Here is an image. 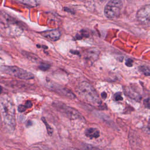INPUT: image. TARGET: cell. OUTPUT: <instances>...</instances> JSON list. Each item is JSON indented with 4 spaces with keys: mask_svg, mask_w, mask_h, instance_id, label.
Wrapping results in <instances>:
<instances>
[{
    "mask_svg": "<svg viewBox=\"0 0 150 150\" xmlns=\"http://www.w3.org/2000/svg\"><path fill=\"white\" fill-rule=\"evenodd\" d=\"M114 98L116 101H120V100H122V97L121 94L120 93H115L114 94Z\"/></svg>",
    "mask_w": 150,
    "mask_h": 150,
    "instance_id": "e0dca14e",
    "label": "cell"
},
{
    "mask_svg": "<svg viewBox=\"0 0 150 150\" xmlns=\"http://www.w3.org/2000/svg\"><path fill=\"white\" fill-rule=\"evenodd\" d=\"M21 3L30 6H36L38 5L36 0H16Z\"/></svg>",
    "mask_w": 150,
    "mask_h": 150,
    "instance_id": "7c38bea8",
    "label": "cell"
},
{
    "mask_svg": "<svg viewBox=\"0 0 150 150\" xmlns=\"http://www.w3.org/2000/svg\"><path fill=\"white\" fill-rule=\"evenodd\" d=\"M53 106L66 117L70 120H77L82 118L80 113L76 109L70 107L63 103L56 101L53 104Z\"/></svg>",
    "mask_w": 150,
    "mask_h": 150,
    "instance_id": "277c9868",
    "label": "cell"
},
{
    "mask_svg": "<svg viewBox=\"0 0 150 150\" xmlns=\"http://www.w3.org/2000/svg\"><path fill=\"white\" fill-rule=\"evenodd\" d=\"M99 53V50L96 48L90 49L86 51L84 54V58L88 62H93L98 57Z\"/></svg>",
    "mask_w": 150,
    "mask_h": 150,
    "instance_id": "ba28073f",
    "label": "cell"
},
{
    "mask_svg": "<svg viewBox=\"0 0 150 150\" xmlns=\"http://www.w3.org/2000/svg\"><path fill=\"white\" fill-rule=\"evenodd\" d=\"M0 117L6 129L13 131L16 127L15 105L11 97L6 94L0 97Z\"/></svg>",
    "mask_w": 150,
    "mask_h": 150,
    "instance_id": "6da1fadb",
    "label": "cell"
},
{
    "mask_svg": "<svg viewBox=\"0 0 150 150\" xmlns=\"http://www.w3.org/2000/svg\"><path fill=\"white\" fill-rule=\"evenodd\" d=\"M139 70L140 72H141L142 74H144L145 76H149L150 74L149 71V68L148 66H141L139 67Z\"/></svg>",
    "mask_w": 150,
    "mask_h": 150,
    "instance_id": "4fadbf2b",
    "label": "cell"
},
{
    "mask_svg": "<svg viewBox=\"0 0 150 150\" xmlns=\"http://www.w3.org/2000/svg\"><path fill=\"white\" fill-rule=\"evenodd\" d=\"M101 97L103 98H105L106 97H107V94L105 93H101Z\"/></svg>",
    "mask_w": 150,
    "mask_h": 150,
    "instance_id": "7402d4cb",
    "label": "cell"
},
{
    "mask_svg": "<svg viewBox=\"0 0 150 150\" xmlns=\"http://www.w3.org/2000/svg\"><path fill=\"white\" fill-rule=\"evenodd\" d=\"M78 96L85 102L95 107H100L101 100L93 87L86 81L80 83L76 89Z\"/></svg>",
    "mask_w": 150,
    "mask_h": 150,
    "instance_id": "7a4b0ae2",
    "label": "cell"
},
{
    "mask_svg": "<svg viewBox=\"0 0 150 150\" xmlns=\"http://www.w3.org/2000/svg\"><path fill=\"white\" fill-rule=\"evenodd\" d=\"M27 109V107H26V105L24 104V105H22V104H21L18 106V110L19 112H22L23 111H25Z\"/></svg>",
    "mask_w": 150,
    "mask_h": 150,
    "instance_id": "2e32d148",
    "label": "cell"
},
{
    "mask_svg": "<svg viewBox=\"0 0 150 150\" xmlns=\"http://www.w3.org/2000/svg\"><path fill=\"white\" fill-rule=\"evenodd\" d=\"M41 35L46 39L51 41L57 40L61 36L60 32L57 29H53V30L45 31L42 32Z\"/></svg>",
    "mask_w": 150,
    "mask_h": 150,
    "instance_id": "52a82bcc",
    "label": "cell"
},
{
    "mask_svg": "<svg viewBox=\"0 0 150 150\" xmlns=\"http://www.w3.org/2000/svg\"><path fill=\"white\" fill-rule=\"evenodd\" d=\"M88 36V33L84 30H81L80 32H79L77 35H76V39H81L84 38H87Z\"/></svg>",
    "mask_w": 150,
    "mask_h": 150,
    "instance_id": "5bb4252c",
    "label": "cell"
},
{
    "mask_svg": "<svg viewBox=\"0 0 150 150\" xmlns=\"http://www.w3.org/2000/svg\"><path fill=\"white\" fill-rule=\"evenodd\" d=\"M137 18L140 23L144 25H148L150 19L149 5H147L141 8L137 13Z\"/></svg>",
    "mask_w": 150,
    "mask_h": 150,
    "instance_id": "8992f818",
    "label": "cell"
},
{
    "mask_svg": "<svg viewBox=\"0 0 150 150\" xmlns=\"http://www.w3.org/2000/svg\"><path fill=\"white\" fill-rule=\"evenodd\" d=\"M133 64V60L131 59H128L126 60L125 62V64L128 66V67H131L132 66Z\"/></svg>",
    "mask_w": 150,
    "mask_h": 150,
    "instance_id": "d6986e66",
    "label": "cell"
},
{
    "mask_svg": "<svg viewBox=\"0 0 150 150\" xmlns=\"http://www.w3.org/2000/svg\"><path fill=\"white\" fill-rule=\"evenodd\" d=\"M42 120L43 121V122H44V123H45V125H46V127L47 131L48 134H49V135H51V134H52V132H53V129L49 125V124H48L47 123H46V121H45V120L44 118H42Z\"/></svg>",
    "mask_w": 150,
    "mask_h": 150,
    "instance_id": "9a60e30c",
    "label": "cell"
},
{
    "mask_svg": "<svg viewBox=\"0 0 150 150\" xmlns=\"http://www.w3.org/2000/svg\"><path fill=\"white\" fill-rule=\"evenodd\" d=\"M122 3L121 0H111L105 5L104 15L109 19L117 18L120 15Z\"/></svg>",
    "mask_w": 150,
    "mask_h": 150,
    "instance_id": "5b68a950",
    "label": "cell"
},
{
    "mask_svg": "<svg viewBox=\"0 0 150 150\" xmlns=\"http://www.w3.org/2000/svg\"><path fill=\"white\" fill-rule=\"evenodd\" d=\"M0 71L5 74L23 80H29L34 77L33 74L30 72L15 66L2 65L0 66Z\"/></svg>",
    "mask_w": 150,
    "mask_h": 150,
    "instance_id": "3957f363",
    "label": "cell"
},
{
    "mask_svg": "<svg viewBox=\"0 0 150 150\" xmlns=\"http://www.w3.org/2000/svg\"><path fill=\"white\" fill-rule=\"evenodd\" d=\"M85 135L87 137L90 139L97 138L100 136V131L95 128H89L86 129Z\"/></svg>",
    "mask_w": 150,
    "mask_h": 150,
    "instance_id": "8fae6325",
    "label": "cell"
},
{
    "mask_svg": "<svg viewBox=\"0 0 150 150\" xmlns=\"http://www.w3.org/2000/svg\"><path fill=\"white\" fill-rule=\"evenodd\" d=\"M25 105H26V107H27V108H28L32 107V102H31L30 101L28 100V101H26L25 102Z\"/></svg>",
    "mask_w": 150,
    "mask_h": 150,
    "instance_id": "44dd1931",
    "label": "cell"
},
{
    "mask_svg": "<svg viewBox=\"0 0 150 150\" xmlns=\"http://www.w3.org/2000/svg\"><path fill=\"white\" fill-rule=\"evenodd\" d=\"M49 67H50V66L49 65H47V64H42L40 66H39V69L43 71L47 70Z\"/></svg>",
    "mask_w": 150,
    "mask_h": 150,
    "instance_id": "ac0fdd59",
    "label": "cell"
},
{
    "mask_svg": "<svg viewBox=\"0 0 150 150\" xmlns=\"http://www.w3.org/2000/svg\"><path fill=\"white\" fill-rule=\"evenodd\" d=\"M144 103L145 106L147 108H149V98H147L146 99H145V100H144Z\"/></svg>",
    "mask_w": 150,
    "mask_h": 150,
    "instance_id": "ffe728a7",
    "label": "cell"
},
{
    "mask_svg": "<svg viewBox=\"0 0 150 150\" xmlns=\"http://www.w3.org/2000/svg\"><path fill=\"white\" fill-rule=\"evenodd\" d=\"M124 91L125 95L128 96L129 97H130L132 99L135 100L137 101H139L141 98L140 95L137 91H134V90L131 87H126L124 89Z\"/></svg>",
    "mask_w": 150,
    "mask_h": 150,
    "instance_id": "9c48e42d",
    "label": "cell"
},
{
    "mask_svg": "<svg viewBox=\"0 0 150 150\" xmlns=\"http://www.w3.org/2000/svg\"><path fill=\"white\" fill-rule=\"evenodd\" d=\"M53 88L55 89L57 93H59L60 94H61L66 97L69 98L70 99H73L75 97V96L73 94V93L71 91L69 90L68 89H67L66 88L54 87H53Z\"/></svg>",
    "mask_w": 150,
    "mask_h": 150,
    "instance_id": "30bf717a",
    "label": "cell"
},
{
    "mask_svg": "<svg viewBox=\"0 0 150 150\" xmlns=\"http://www.w3.org/2000/svg\"><path fill=\"white\" fill-rule=\"evenodd\" d=\"M2 87L0 86V94L2 93Z\"/></svg>",
    "mask_w": 150,
    "mask_h": 150,
    "instance_id": "603a6c76",
    "label": "cell"
}]
</instances>
